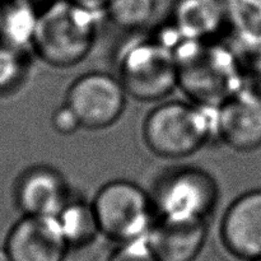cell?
<instances>
[{"instance_id":"cell-1","label":"cell","mask_w":261,"mask_h":261,"mask_svg":"<svg viewBox=\"0 0 261 261\" xmlns=\"http://www.w3.org/2000/svg\"><path fill=\"white\" fill-rule=\"evenodd\" d=\"M173 51L177 87L193 102L217 107L245 84L242 66L236 54L216 38L181 37Z\"/></svg>"},{"instance_id":"cell-2","label":"cell","mask_w":261,"mask_h":261,"mask_svg":"<svg viewBox=\"0 0 261 261\" xmlns=\"http://www.w3.org/2000/svg\"><path fill=\"white\" fill-rule=\"evenodd\" d=\"M102 15L71 0L50 2L38 13L31 47L54 68L76 65L93 48Z\"/></svg>"},{"instance_id":"cell-3","label":"cell","mask_w":261,"mask_h":261,"mask_svg":"<svg viewBox=\"0 0 261 261\" xmlns=\"http://www.w3.org/2000/svg\"><path fill=\"white\" fill-rule=\"evenodd\" d=\"M214 138H218L217 107L193 101L163 102L143 122L145 145L162 158L193 155Z\"/></svg>"},{"instance_id":"cell-4","label":"cell","mask_w":261,"mask_h":261,"mask_svg":"<svg viewBox=\"0 0 261 261\" xmlns=\"http://www.w3.org/2000/svg\"><path fill=\"white\" fill-rule=\"evenodd\" d=\"M117 69L126 93L139 101H160L177 87L175 51L162 33L125 46Z\"/></svg>"},{"instance_id":"cell-5","label":"cell","mask_w":261,"mask_h":261,"mask_svg":"<svg viewBox=\"0 0 261 261\" xmlns=\"http://www.w3.org/2000/svg\"><path fill=\"white\" fill-rule=\"evenodd\" d=\"M91 203L101 234L117 244L147 237L157 219L152 195L127 180L105 184Z\"/></svg>"},{"instance_id":"cell-6","label":"cell","mask_w":261,"mask_h":261,"mask_svg":"<svg viewBox=\"0 0 261 261\" xmlns=\"http://www.w3.org/2000/svg\"><path fill=\"white\" fill-rule=\"evenodd\" d=\"M152 199L157 217L206 221L218 203L219 188L206 171L181 166L170 168L158 177Z\"/></svg>"},{"instance_id":"cell-7","label":"cell","mask_w":261,"mask_h":261,"mask_svg":"<svg viewBox=\"0 0 261 261\" xmlns=\"http://www.w3.org/2000/svg\"><path fill=\"white\" fill-rule=\"evenodd\" d=\"M126 91L117 76L92 71L76 78L68 88L65 102L82 127L101 130L114 125L124 114Z\"/></svg>"},{"instance_id":"cell-8","label":"cell","mask_w":261,"mask_h":261,"mask_svg":"<svg viewBox=\"0 0 261 261\" xmlns=\"http://www.w3.org/2000/svg\"><path fill=\"white\" fill-rule=\"evenodd\" d=\"M218 139L237 152L261 147V93L244 84L217 106Z\"/></svg>"},{"instance_id":"cell-9","label":"cell","mask_w":261,"mask_h":261,"mask_svg":"<svg viewBox=\"0 0 261 261\" xmlns=\"http://www.w3.org/2000/svg\"><path fill=\"white\" fill-rule=\"evenodd\" d=\"M12 261H64L70 249L56 217L23 216L5 241Z\"/></svg>"},{"instance_id":"cell-10","label":"cell","mask_w":261,"mask_h":261,"mask_svg":"<svg viewBox=\"0 0 261 261\" xmlns=\"http://www.w3.org/2000/svg\"><path fill=\"white\" fill-rule=\"evenodd\" d=\"M70 199L66 178L50 166H32L14 184V203L23 216L58 217Z\"/></svg>"},{"instance_id":"cell-11","label":"cell","mask_w":261,"mask_h":261,"mask_svg":"<svg viewBox=\"0 0 261 261\" xmlns=\"http://www.w3.org/2000/svg\"><path fill=\"white\" fill-rule=\"evenodd\" d=\"M221 239L233 256L261 259V189L244 193L229 204L222 218Z\"/></svg>"},{"instance_id":"cell-12","label":"cell","mask_w":261,"mask_h":261,"mask_svg":"<svg viewBox=\"0 0 261 261\" xmlns=\"http://www.w3.org/2000/svg\"><path fill=\"white\" fill-rule=\"evenodd\" d=\"M205 219L157 217L147 240L158 261H194L206 239Z\"/></svg>"},{"instance_id":"cell-13","label":"cell","mask_w":261,"mask_h":261,"mask_svg":"<svg viewBox=\"0 0 261 261\" xmlns=\"http://www.w3.org/2000/svg\"><path fill=\"white\" fill-rule=\"evenodd\" d=\"M173 28L189 40H213L226 27L223 0H176Z\"/></svg>"},{"instance_id":"cell-14","label":"cell","mask_w":261,"mask_h":261,"mask_svg":"<svg viewBox=\"0 0 261 261\" xmlns=\"http://www.w3.org/2000/svg\"><path fill=\"white\" fill-rule=\"evenodd\" d=\"M35 3L9 0L0 7V43L25 50L32 46L38 13Z\"/></svg>"},{"instance_id":"cell-15","label":"cell","mask_w":261,"mask_h":261,"mask_svg":"<svg viewBox=\"0 0 261 261\" xmlns=\"http://www.w3.org/2000/svg\"><path fill=\"white\" fill-rule=\"evenodd\" d=\"M226 27L247 50L261 46V0H223Z\"/></svg>"},{"instance_id":"cell-16","label":"cell","mask_w":261,"mask_h":261,"mask_svg":"<svg viewBox=\"0 0 261 261\" xmlns=\"http://www.w3.org/2000/svg\"><path fill=\"white\" fill-rule=\"evenodd\" d=\"M56 218L70 247L87 246L101 234L92 203L70 199Z\"/></svg>"},{"instance_id":"cell-17","label":"cell","mask_w":261,"mask_h":261,"mask_svg":"<svg viewBox=\"0 0 261 261\" xmlns=\"http://www.w3.org/2000/svg\"><path fill=\"white\" fill-rule=\"evenodd\" d=\"M155 0H109L105 15L126 31L142 30L154 14Z\"/></svg>"},{"instance_id":"cell-18","label":"cell","mask_w":261,"mask_h":261,"mask_svg":"<svg viewBox=\"0 0 261 261\" xmlns=\"http://www.w3.org/2000/svg\"><path fill=\"white\" fill-rule=\"evenodd\" d=\"M27 71L25 50L0 43V96L15 91L23 83Z\"/></svg>"},{"instance_id":"cell-19","label":"cell","mask_w":261,"mask_h":261,"mask_svg":"<svg viewBox=\"0 0 261 261\" xmlns=\"http://www.w3.org/2000/svg\"><path fill=\"white\" fill-rule=\"evenodd\" d=\"M109 261H158L147 237L119 244Z\"/></svg>"},{"instance_id":"cell-20","label":"cell","mask_w":261,"mask_h":261,"mask_svg":"<svg viewBox=\"0 0 261 261\" xmlns=\"http://www.w3.org/2000/svg\"><path fill=\"white\" fill-rule=\"evenodd\" d=\"M51 125H53L54 130L61 135H71L76 130L82 129L75 114L66 103L54 111L53 117H51Z\"/></svg>"},{"instance_id":"cell-21","label":"cell","mask_w":261,"mask_h":261,"mask_svg":"<svg viewBox=\"0 0 261 261\" xmlns=\"http://www.w3.org/2000/svg\"><path fill=\"white\" fill-rule=\"evenodd\" d=\"M71 2L76 3V4L81 5V7L87 8V9L89 10L103 13L105 14V7H106L109 0H71Z\"/></svg>"},{"instance_id":"cell-22","label":"cell","mask_w":261,"mask_h":261,"mask_svg":"<svg viewBox=\"0 0 261 261\" xmlns=\"http://www.w3.org/2000/svg\"><path fill=\"white\" fill-rule=\"evenodd\" d=\"M0 261H12L5 247H0Z\"/></svg>"},{"instance_id":"cell-23","label":"cell","mask_w":261,"mask_h":261,"mask_svg":"<svg viewBox=\"0 0 261 261\" xmlns=\"http://www.w3.org/2000/svg\"><path fill=\"white\" fill-rule=\"evenodd\" d=\"M28 2H32V3H36V2H41V0H28Z\"/></svg>"},{"instance_id":"cell-24","label":"cell","mask_w":261,"mask_h":261,"mask_svg":"<svg viewBox=\"0 0 261 261\" xmlns=\"http://www.w3.org/2000/svg\"><path fill=\"white\" fill-rule=\"evenodd\" d=\"M254 261H261V259H257V260H254Z\"/></svg>"}]
</instances>
